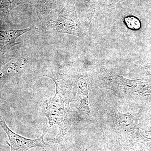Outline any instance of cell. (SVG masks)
<instances>
[{
  "label": "cell",
  "instance_id": "cell-3",
  "mask_svg": "<svg viewBox=\"0 0 151 151\" xmlns=\"http://www.w3.org/2000/svg\"><path fill=\"white\" fill-rule=\"evenodd\" d=\"M0 125L7 135L10 142L11 151H28L29 149L35 147H44L46 144L44 141V137L47 132L45 129L40 137L35 139H30L22 137L14 133L7 126L5 119L0 117Z\"/></svg>",
  "mask_w": 151,
  "mask_h": 151
},
{
  "label": "cell",
  "instance_id": "cell-10",
  "mask_svg": "<svg viewBox=\"0 0 151 151\" xmlns=\"http://www.w3.org/2000/svg\"><path fill=\"white\" fill-rule=\"evenodd\" d=\"M142 73L145 75L151 76V63L146 64L141 68Z\"/></svg>",
  "mask_w": 151,
  "mask_h": 151
},
{
  "label": "cell",
  "instance_id": "cell-1",
  "mask_svg": "<svg viewBox=\"0 0 151 151\" xmlns=\"http://www.w3.org/2000/svg\"><path fill=\"white\" fill-rule=\"evenodd\" d=\"M103 73L106 79L114 86L127 90L142 100H151V83L147 77L130 80L124 78L113 70L105 68Z\"/></svg>",
  "mask_w": 151,
  "mask_h": 151
},
{
  "label": "cell",
  "instance_id": "cell-7",
  "mask_svg": "<svg viewBox=\"0 0 151 151\" xmlns=\"http://www.w3.org/2000/svg\"><path fill=\"white\" fill-rule=\"evenodd\" d=\"M118 122L120 125L125 129H134L137 124L138 121L135 117L128 114H122L116 111Z\"/></svg>",
  "mask_w": 151,
  "mask_h": 151
},
{
  "label": "cell",
  "instance_id": "cell-5",
  "mask_svg": "<svg viewBox=\"0 0 151 151\" xmlns=\"http://www.w3.org/2000/svg\"><path fill=\"white\" fill-rule=\"evenodd\" d=\"M31 29L30 27L21 30H0V52H5L17 45L19 43H16V40Z\"/></svg>",
  "mask_w": 151,
  "mask_h": 151
},
{
  "label": "cell",
  "instance_id": "cell-8",
  "mask_svg": "<svg viewBox=\"0 0 151 151\" xmlns=\"http://www.w3.org/2000/svg\"><path fill=\"white\" fill-rule=\"evenodd\" d=\"M16 0H2L0 5V15L8 13L13 8Z\"/></svg>",
  "mask_w": 151,
  "mask_h": 151
},
{
  "label": "cell",
  "instance_id": "cell-6",
  "mask_svg": "<svg viewBox=\"0 0 151 151\" xmlns=\"http://www.w3.org/2000/svg\"><path fill=\"white\" fill-rule=\"evenodd\" d=\"M77 90L80 108L86 113L90 114L88 102V85L84 78H81L78 80Z\"/></svg>",
  "mask_w": 151,
  "mask_h": 151
},
{
  "label": "cell",
  "instance_id": "cell-4",
  "mask_svg": "<svg viewBox=\"0 0 151 151\" xmlns=\"http://www.w3.org/2000/svg\"><path fill=\"white\" fill-rule=\"evenodd\" d=\"M56 86V92L53 98L46 103L45 115L48 120L50 127L55 124L61 126L64 112L65 103L60 93L58 86Z\"/></svg>",
  "mask_w": 151,
  "mask_h": 151
},
{
  "label": "cell",
  "instance_id": "cell-11",
  "mask_svg": "<svg viewBox=\"0 0 151 151\" xmlns=\"http://www.w3.org/2000/svg\"><path fill=\"white\" fill-rule=\"evenodd\" d=\"M125 0H113V4H118V3H121Z\"/></svg>",
  "mask_w": 151,
  "mask_h": 151
},
{
  "label": "cell",
  "instance_id": "cell-9",
  "mask_svg": "<svg viewBox=\"0 0 151 151\" xmlns=\"http://www.w3.org/2000/svg\"><path fill=\"white\" fill-rule=\"evenodd\" d=\"M125 22L128 27L131 29L138 30L141 27L140 21L136 17H127L125 19Z\"/></svg>",
  "mask_w": 151,
  "mask_h": 151
},
{
  "label": "cell",
  "instance_id": "cell-2",
  "mask_svg": "<svg viewBox=\"0 0 151 151\" xmlns=\"http://www.w3.org/2000/svg\"><path fill=\"white\" fill-rule=\"evenodd\" d=\"M44 29L47 33H64L79 37L84 33V27L75 11L68 12L66 9L47 22Z\"/></svg>",
  "mask_w": 151,
  "mask_h": 151
}]
</instances>
